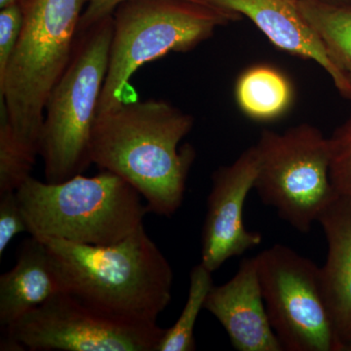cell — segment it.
<instances>
[{
	"label": "cell",
	"mask_w": 351,
	"mask_h": 351,
	"mask_svg": "<svg viewBox=\"0 0 351 351\" xmlns=\"http://www.w3.org/2000/svg\"><path fill=\"white\" fill-rule=\"evenodd\" d=\"M195 119L169 101L138 99L97 115L90 159L123 178L147 201V209L170 217L181 207L195 149L182 138Z\"/></svg>",
	"instance_id": "obj_1"
},
{
	"label": "cell",
	"mask_w": 351,
	"mask_h": 351,
	"mask_svg": "<svg viewBox=\"0 0 351 351\" xmlns=\"http://www.w3.org/2000/svg\"><path fill=\"white\" fill-rule=\"evenodd\" d=\"M39 239L47 247L64 292L108 317L156 324L170 304L172 267L145 226L110 246Z\"/></svg>",
	"instance_id": "obj_2"
},
{
	"label": "cell",
	"mask_w": 351,
	"mask_h": 351,
	"mask_svg": "<svg viewBox=\"0 0 351 351\" xmlns=\"http://www.w3.org/2000/svg\"><path fill=\"white\" fill-rule=\"evenodd\" d=\"M24 23L5 75L0 101L21 145L39 156L46 104L68 68L88 0H20Z\"/></svg>",
	"instance_id": "obj_3"
},
{
	"label": "cell",
	"mask_w": 351,
	"mask_h": 351,
	"mask_svg": "<svg viewBox=\"0 0 351 351\" xmlns=\"http://www.w3.org/2000/svg\"><path fill=\"white\" fill-rule=\"evenodd\" d=\"M27 232L93 246H110L144 226L143 196L110 171L51 184L29 177L16 191Z\"/></svg>",
	"instance_id": "obj_4"
},
{
	"label": "cell",
	"mask_w": 351,
	"mask_h": 351,
	"mask_svg": "<svg viewBox=\"0 0 351 351\" xmlns=\"http://www.w3.org/2000/svg\"><path fill=\"white\" fill-rule=\"evenodd\" d=\"M239 15L186 0H131L112 15V39L107 77L98 113L134 100V73L171 52H186L207 40Z\"/></svg>",
	"instance_id": "obj_5"
},
{
	"label": "cell",
	"mask_w": 351,
	"mask_h": 351,
	"mask_svg": "<svg viewBox=\"0 0 351 351\" xmlns=\"http://www.w3.org/2000/svg\"><path fill=\"white\" fill-rule=\"evenodd\" d=\"M112 16L78 34L64 75L51 92L39 156L46 182L58 184L91 165L90 140L110 62Z\"/></svg>",
	"instance_id": "obj_6"
},
{
	"label": "cell",
	"mask_w": 351,
	"mask_h": 351,
	"mask_svg": "<svg viewBox=\"0 0 351 351\" xmlns=\"http://www.w3.org/2000/svg\"><path fill=\"white\" fill-rule=\"evenodd\" d=\"M260 166L254 189L299 232H311L338 197L330 178L329 138L304 123L283 133L263 130L255 145Z\"/></svg>",
	"instance_id": "obj_7"
},
{
	"label": "cell",
	"mask_w": 351,
	"mask_h": 351,
	"mask_svg": "<svg viewBox=\"0 0 351 351\" xmlns=\"http://www.w3.org/2000/svg\"><path fill=\"white\" fill-rule=\"evenodd\" d=\"M3 332L1 350L156 351L165 329L113 319L60 292Z\"/></svg>",
	"instance_id": "obj_8"
},
{
	"label": "cell",
	"mask_w": 351,
	"mask_h": 351,
	"mask_svg": "<svg viewBox=\"0 0 351 351\" xmlns=\"http://www.w3.org/2000/svg\"><path fill=\"white\" fill-rule=\"evenodd\" d=\"M272 329L287 351H341L320 283L319 267L285 245L256 256Z\"/></svg>",
	"instance_id": "obj_9"
},
{
	"label": "cell",
	"mask_w": 351,
	"mask_h": 351,
	"mask_svg": "<svg viewBox=\"0 0 351 351\" xmlns=\"http://www.w3.org/2000/svg\"><path fill=\"white\" fill-rule=\"evenodd\" d=\"M258 166L260 157L254 145L212 176L201 241V263L211 272L228 258L239 257L262 243V235L249 232L243 219L245 202L255 186Z\"/></svg>",
	"instance_id": "obj_10"
},
{
	"label": "cell",
	"mask_w": 351,
	"mask_h": 351,
	"mask_svg": "<svg viewBox=\"0 0 351 351\" xmlns=\"http://www.w3.org/2000/svg\"><path fill=\"white\" fill-rule=\"evenodd\" d=\"M204 309L226 330L239 351H282L263 300L256 257L244 258L230 281L210 290Z\"/></svg>",
	"instance_id": "obj_11"
},
{
	"label": "cell",
	"mask_w": 351,
	"mask_h": 351,
	"mask_svg": "<svg viewBox=\"0 0 351 351\" xmlns=\"http://www.w3.org/2000/svg\"><path fill=\"white\" fill-rule=\"evenodd\" d=\"M212 5L246 16L279 49L311 60L331 77L343 98L350 88L339 73L326 48L302 15L299 0H206Z\"/></svg>",
	"instance_id": "obj_12"
},
{
	"label": "cell",
	"mask_w": 351,
	"mask_h": 351,
	"mask_svg": "<svg viewBox=\"0 0 351 351\" xmlns=\"http://www.w3.org/2000/svg\"><path fill=\"white\" fill-rule=\"evenodd\" d=\"M318 221L328 243L321 288L343 351L351 339V199L338 195Z\"/></svg>",
	"instance_id": "obj_13"
},
{
	"label": "cell",
	"mask_w": 351,
	"mask_h": 351,
	"mask_svg": "<svg viewBox=\"0 0 351 351\" xmlns=\"http://www.w3.org/2000/svg\"><path fill=\"white\" fill-rule=\"evenodd\" d=\"M64 292L47 247L32 237L25 240L12 269L0 277V326H12L25 313Z\"/></svg>",
	"instance_id": "obj_14"
},
{
	"label": "cell",
	"mask_w": 351,
	"mask_h": 351,
	"mask_svg": "<svg viewBox=\"0 0 351 351\" xmlns=\"http://www.w3.org/2000/svg\"><path fill=\"white\" fill-rule=\"evenodd\" d=\"M235 99L241 112L256 121L280 119L294 100L292 83L278 69L267 64L251 66L240 75Z\"/></svg>",
	"instance_id": "obj_15"
},
{
	"label": "cell",
	"mask_w": 351,
	"mask_h": 351,
	"mask_svg": "<svg viewBox=\"0 0 351 351\" xmlns=\"http://www.w3.org/2000/svg\"><path fill=\"white\" fill-rule=\"evenodd\" d=\"M300 9L350 88L351 101V2L299 0Z\"/></svg>",
	"instance_id": "obj_16"
},
{
	"label": "cell",
	"mask_w": 351,
	"mask_h": 351,
	"mask_svg": "<svg viewBox=\"0 0 351 351\" xmlns=\"http://www.w3.org/2000/svg\"><path fill=\"white\" fill-rule=\"evenodd\" d=\"M213 287L212 272L202 263L195 265L189 276L188 300L174 325L165 330L156 351H193L196 350L195 327L200 311Z\"/></svg>",
	"instance_id": "obj_17"
},
{
	"label": "cell",
	"mask_w": 351,
	"mask_h": 351,
	"mask_svg": "<svg viewBox=\"0 0 351 351\" xmlns=\"http://www.w3.org/2000/svg\"><path fill=\"white\" fill-rule=\"evenodd\" d=\"M36 159L16 138L5 105L0 101V193L17 191L32 177Z\"/></svg>",
	"instance_id": "obj_18"
},
{
	"label": "cell",
	"mask_w": 351,
	"mask_h": 351,
	"mask_svg": "<svg viewBox=\"0 0 351 351\" xmlns=\"http://www.w3.org/2000/svg\"><path fill=\"white\" fill-rule=\"evenodd\" d=\"M330 178L338 195L351 199V117L329 138Z\"/></svg>",
	"instance_id": "obj_19"
},
{
	"label": "cell",
	"mask_w": 351,
	"mask_h": 351,
	"mask_svg": "<svg viewBox=\"0 0 351 351\" xmlns=\"http://www.w3.org/2000/svg\"><path fill=\"white\" fill-rule=\"evenodd\" d=\"M24 23L20 2L1 8L0 11V80L5 75L9 62L17 46Z\"/></svg>",
	"instance_id": "obj_20"
},
{
	"label": "cell",
	"mask_w": 351,
	"mask_h": 351,
	"mask_svg": "<svg viewBox=\"0 0 351 351\" xmlns=\"http://www.w3.org/2000/svg\"><path fill=\"white\" fill-rule=\"evenodd\" d=\"M27 232V223L16 191L0 193V257L19 233Z\"/></svg>",
	"instance_id": "obj_21"
},
{
	"label": "cell",
	"mask_w": 351,
	"mask_h": 351,
	"mask_svg": "<svg viewBox=\"0 0 351 351\" xmlns=\"http://www.w3.org/2000/svg\"><path fill=\"white\" fill-rule=\"evenodd\" d=\"M128 1H131V0H88L87 5L85 7L82 19H80L77 36L91 29L101 21L112 17L113 13L121 4ZM186 1L212 5L203 0H186Z\"/></svg>",
	"instance_id": "obj_22"
},
{
	"label": "cell",
	"mask_w": 351,
	"mask_h": 351,
	"mask_svg": "<svg viewBox=\"0 0 351 351\" xmlns=\"http://www.w3.org/2000/svg\"><path fill=\"white\" fill-rule=\"evenodd\" d=\"M20 0H0V8H4L9 5H12L14 3H17Z\"/></svg>",
	"instance_id": "obj_23"
},
{
	"label": "cell",
	"mask_w": 351,
	"mask_h": 351,
	"mask_svg": "<svg viewBox=\"0 0 351 351\" xmlns=\"http://www.w3.org/2000/svg\"><path fill=\"white\" fill-rule=\"evenodd\" d=\"M318 1L326 2V3L343 4L351 2V0H318Z\"/></svg>",
	"instance_id": "obj_24"
},
{
	"label": "cell",
	"mask_w": 351,
	"mask_h": 351,
	"mask_svg": "<svg viewBox=\"0 0 351 351\" xmlns=\"http://www.w3.org/2000/svg\"><path fill=\"white\" fill-rule=\"evenodd\" d=\"M343 351H351V339L346 343L345 346H343Z\"/></svg>",
	"instance_id": "obj_25"
},
{
	"label": "cell",
	"mask_w": 351,
	"mask_h": 351,
	"mask_svg": "<svg viewBox=\"0 0 351 351\" xmlns=\"http://www.w3.org/2000/svg\"><path fill=\"white\" fill-rule=\"evenodd\" d=\"M203 1H206V0H203ZM207 2V1H206ZM208 3H209V2H208Z\"/></svg>",
	"instance_id": "obj_26"
}]
</instances>
